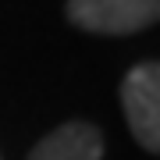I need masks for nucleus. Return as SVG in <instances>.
I'll return each mask as SVG.
<instances>
[{
    "mask_svg": "<svg viewBox=\"0 0 160 160\" xmlns=\"http://www.w3.org/2000/svg\"><path fill=\"white\" fill-rule=\"evenodd\" d=\"M68 22L96 36H132L160 22V0H68Z\"/></svg>",
    "mask_w": 160,
    "mask_h": 160,
    "instance_id": "nucleus-1",
    "label": "nucleus"
},
{
    "mask_svg": "<svg viewBox=\"0 0 160 160\" xmlns=\"http://www.w3.org/2000/svg\"><path fill=\"white\" fill-rule=\"evenodd\" d=\"M121 107L135 142L160 153V61L135 64L121 82Z\"/></svg>",
    "mask_w": 160,
    "mask_h": 160,
    "instance_id": "nucleus-2",
    "label": "nucleus"
},
{
    "mask_svg": "<svg viewBox=\"0 0 160 160\" xmlns=\"http://www.w3.org/2000/svg\"><path fill=\"white\" fill-rule=\"evenodd\" d=\"M29 160H103V135L89 121H68L39 139Z\"/></svg>",
    "mask_w": 160,
    "mask_h": 160,
    "instance_id": "nucleus-3",
    "label": "nucleus"
}]
</instances>
